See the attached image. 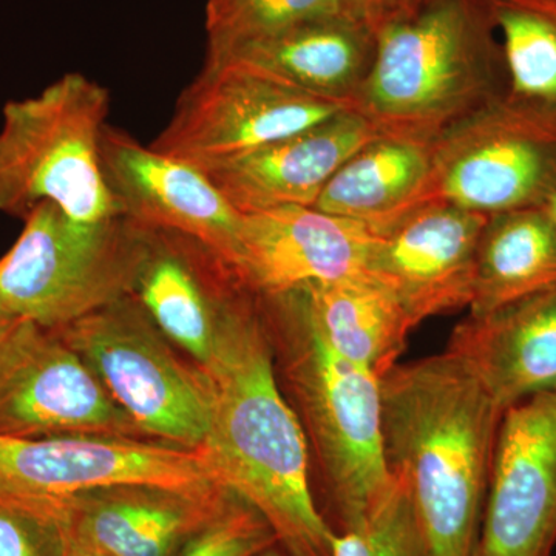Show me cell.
Listing matches in <instances>:
<instances>
[{
    "instance_id": "obj_18",
    "label": "cell",
    "mask_w": 556,
    "mask_h": 556,
    "mask_svg": "<svg viewBox=\"0 0 556 556\" xmlns=\"http://www.w3.org/2000/svg\"><path fill=\"white\" fill-rule=\"evenodd\" d=\"M447 351L503 412L556 390V287L489 316H468L453 329Z\"/></svg>"
},
{
    "instance_id": "obj_31",
    "label": "cell",
    "mask_w": 556,
    "mask_h": 556,
    "mask_svg": "<svg viewBox=\"0 0 556 556\" xmlns=\"http://www.w3.org/2000/svg\"><path fill=\"white\" fill-rule=\"evenodd\" d=\"M13 321H16V318H11L9 314L3 311L2 306H0V332L9 327V325L13 324Z\"/></svg>"
},
{
    "instance_id": "obj_28",
    "label": "cell",
    "mask_w": 556,
    "mask_h": 556,
    "mask_svg": "<svg viewBox=\"0 0 556 556\" xmlns=\"http://www.w3.org/2000/svg\"><path fill=\"white\" fill-rule=\"evenodd\" d=\"M409 3L412 0H338L340 13L367 25L375 35Z\"/></svg>"
},
{
    "instance_id": "obj_30",
    "label": "cell",
    "mask_w": 556,
    "mask_h": 556,
    "mask_svg": "<svg viewBox=\"0 0 556 556\" xmlns=\"http://www.w3.org/2000/svg\"><path fill=\"white\" fill-rule=\"evenodd\" d=\"M257 556H291V555H289L288 552L285 551V548L280 546V544H276V546L266 548V551H263L262 554H258Z\"/></svg>"
},
{
    "instance_id": "obj_33",
    "label": "cell",
    "mask_w": 556,
    "mask_h": 556,
    "mask_svg": "<svg viewBox=\"0 0 556 556\" xmlns=\"http://www.w3.org/2000/svg\"><path fill=\"white\" fill-rule=\"evenodd\" d=\"M222 2H223V0H207L206 9H211V7H217Z\"/></svg>"
},
{
    "instance_id": "obj_3",
    "label": "cell",
    "mask_w": 556,
    "mask_h": 556,
    "mask_svg": "<svg viewBox=\"0 0 556 556\" xmlns=\"http://www.w3.org/2000/svg\"><path fill=\"white\" fill-rule=\"evenodd\" d=\"M507 93L503 42L484 0H412L376 33L354 112L380 137L431 146Z\"/></svg>"
},
{
    "instance_id": "obj_6",
    "label": "cell",
    "mask_w": 556,
    "mask_h": 556,
    "mask_svg": "<svg viewBox=\"0 0 556 556\" xmlns=\"http://www.w3.org/2000/svg\"><path fill=\"white\" fill-rule=\"evenodd\" d=\"M0 257V306L11 318L56 331L134 294L148 228L124 215L80 222L40 203Z\"/></svg>"
},
{
    "instance_id": "obj_25",
    "label": "cell",
    "mask_w": 556,
    "mask_h": 556,
    "mask_svg": "<svg viewBox=\"0 0 556 556\" xmlns=\"http://www.w3.org/2000/svg\"><path fill=\"white\" fill-rule=\"evenodd\" d=\"M338 11V0H223L206 9V60Z\"/></svg>"
},
{
    "instance_id": "obj_27",
    "label": "cell",
    "mask_w": 556,
    "mask_h": 556,
    "mask_svg": "<svg viewBox=\"0 0 556 556\" xmlns=\"http://www.w3.org/2000/svg\"><path fill=\"white\" fill-rule=\"evenodd\" d=\"M0 556H60L56 522L0 504Z\"/></svg>"
},
{
    "instance_id": "obj_2",
    "label": "cell",
    "mask_w": 556,
    "mask_h": 556,
    "mask_svg": "<svg viewBox=\"0 0 556 556\" xmlns=\"http://www.w3.org/2000/svg\"><path fill=\"white\" fill-rule=\"evenodd\" d=\"M388 471L407 484L431 556L477 555L503 409L445 350L380 378Z\"/></svg>"
},
{
    "instance_id": "obj_5",
    "label": "cell",
    "mask_w": 556,
    "mask_h": 556,
    "mask_svg": "<svg viewBox=\"0 0 556 556\" xmlns=\"http://www.w3.org/2000/svg\"><path fill=\"white\" fill-rule=\"evenodd\" d=\"M105 87L67 73L39 94L7 102L0 127V212L24 219L40 203L68 217L121 215L102 174Z\"/></svg>"
},
{
    "instance_id": "obj_34",
    "label": "cell",
    "mask_w": 556,
    "mask_h": 556,
    "mask_svg": "<svg viewBox=\"0 0 556 556\" xmlns=\"http://www.w3.org/2000/svg\"><path fill=\"white\" fill-rule=\"evenodd\" d=\"M548 207H551L552 215H554V219L556 223V197H555V200L552 201L551 206H548Z\"/></svg>"
},
{
    "instance_id": "obj_11",
    "label": "cell",
    "mask_w": 556,
    "mask_h": 556,
    "mask_svg": "<svg viewBox=\"0 0 556 556\" xmlns=\"http://www.w3.org/2000/svg\"><path fill=\"white\" fill-rule=\"evenodd\" d=\"M0 437L149 441L56 331L25 320L0 332Z\"/></svg>"
},
{
    "instance_id": "obj_17",
    "label": "cell",
    "mask_w": 556,
    "mask_h": 556,
    "mask_svg": "<svg viewBox=\"0 0 556 556\" xmlns=\"http://www.w3.org/2000/svg\"><path fill=\"white\" fill-rule=\"evenodd\" d=\"M232 492L190 495L150 485L93 490L65 501L47 517L72 527L105 556H179Z\"/></svg>"
},
{
    "instance_id": "obj_7",
    "label": "cell",
    "mask_w": 556,
    "mask_h": 556,
    "mask_svg": "<svg viewBox=\"0 0 556 556\" xmlns=\"http://www.w3.org/2000/svg\"><path fill=\"white\" fill-rule=\"evenodd\" d=\"M142 437L188 450L206 442L214 386L186 362L134 294L56 329Z\"/></svg>"
},
{
    "instance_id": "obj_10",
    "label": "cell",
    "mask_w": 556,
    "mask_h": 556,
    "mask_svg": "<svg viewBox=\"0 0 556 556\" xmlns=\"http://www.w3.org/2000/svg\"><path fill=\"white\" fill-rule=\"evenodd\" d=\"M343 110L239 62L206 61L150 146L199 166L291 137Z\"/></svg>"
},
{
    "instance_id": "obj_29",
    "label": "cell",
    "mask_w": 556,
    "mask_h": 556,
    "mask_svg": "<svg viewBox=\"0 0 556 556\" xmlns=\"http://www.w3.org/2000/svg\"><path fill=\"white\" fill-rule=\"evenodd\" d=\"M54 522L60 529V556H105L65 522Z\"/></svg>"
},
{
    "instance_id": "obj_19",
    "label": "cell",
    "mask_w": 556,
    "mask_h": 556,
    "mask_svg": "<svg viewBox=\"0 0 556 556\" xmlns=\"http://www.w3.org/2000/svg\"><path fill=\"white\" fill-rule=\"evenodd\" d=\"M375 58V31L338 11L206 61L239 62L311 97L354 110Z\"/></svg>"
},
{
    "instance_id": "obj_16",
    "label": "cell",
    "mask_w": 556,
    "mask_h": 556,
    "mask_svg": "<svg viewBox=\"0 0 556 556\" xmlns=\"http://www.w3.org/2000/svg\"><path fill=\"white\" fill-rule=\"evenodd\" d=\"M376 137L364 116L343 110L291 137L195 167L243 215L314 206L336 172Z\"/></svg>"
},
{
    "instance_id": "obj_13",
    "label": "cell",
    "mask_w": 556,
    "mask_h": 556,
    "mask_svg": "<svg viewBox=\"0 0 556 556\" xmlns=\"http://www.w3.org/2000/svg\"><path fill=\"white\" fill-rule=\"evenodd\" d=\"M101 164L121 215L142 228L192 237L236 266L243 214L203 172L109 126Z\"/></svg>"
},
{
    "instance_id": "obj_32",
    "label": "cell",
    "mask_w": 556,
    "mask_h": 556,
    "mask_svg": "<svg viewBox=\"0 0 556 556\" xmlns=\"http://www.w3.org/2000/svg\"><path fill=\"white\" fill-rule=\"evenodd\" d=\"M541 5L546 7L547 10H551L552 13L556 14V0H538Z\"/></svg>"
},
{
    "instance_id": "obj_24",
    "label": "cell",
    "mask_w": 556,
    "mask_h": 556,
    "mask_svg": "<svg viewBox=\"0 0 556 556\" xmlns=\"http://www.w3.org/2000/svg\"><path fill=\"white\" fill-rule=\"evenodd\" d=\"M331 556H431L412 493L401 478L391 475L390 485L361 521L334 530Z\"/></svg>"
},
{
    "instance_id": "obj_22",
    "label": "cell",
    "mask_w": 556,
    "mask_h": 556,
    "mask_svg": "<svg viewBox=\"0 0 556 556\" xmlns=\"http://www.w3.org/2000/svg\"><path fill=\"white\" fill-rule=\"evenodd\" d=\"M555 287L556 223L551 207L490 215L475 257L470 316H489Z\"/></svg>"
},
{
    "instance_id": "obj_9",
    "label": "cell",
    "mask_w": 556,
    "mask_h": 556,
    "mask_svg": "<svg viewBox=\"0 0 556 556\" xmlns=\"http://www.w3.org/2000/svg\"><path fill=\"white\" fill-rule=\"evenodd\" d=\"M437 200L478 214L548 207L556 197V116L503 98L431 144Z\"/></svg>"
},
{
    "instance_id": "obj_20",
    "label": "cell",
    "mask_w": 556,
    "mask_h": 556,
    "mask_svg": "<svg viewBox=\"0 0 556 556\" xmlns=\"http://www.w3.org/2000/svg\"><path fill=\"white\" fill-rule=\"evenodd\" d=\"M431 201H437L431 146L378 135L336 172L313 207L382 236Z\"/></svg>"
},
{
    "instance_id": "obj_14",
    "label": "cell",
    "mask_w": 556,
    "mask_h": 556,
    "mask_svg": "<svg viewBox=\"0 0 556 556\" xmlns=\"http://www.w3.org/2000/svg\"><path fill=\"white\" fill-rule=\"evenodd\" d=\"M486 215L431 201L376 237L367 273L397 300L413 327L470 306Z\"/></svg>"
},
{
    "instance_id": "obj_4",
    "label": "cell",
    "mask_w": 556,
    "mask_h": 556,
    "mask_svg": "<svg viewBox=\"0 0 556 556\" xmlns=\"http://www.w3.org/2000/svg\"><path fill=\"white\" fill-rule=\"evenodd\" d=\"M274 357L300 412L339 529L356 525L390 485L380 378L325 342L299 291L263 294Z\"/></svg>"
},
{
    "instance_id": "obj_12",
    "label": "cell",
    "mask_w": 556,
    "mask_h": 556,
    "mask_svg": "<svg viewBox=\"0 0 556 556\" xmlns=\"http://www.w3.org/2000/svg\"><path fill=\"white\" fill-rule=\"evenodd\" d=\"M556 546V390L501 416L475 556H551Z\"/></svg>"
},
{
    "instance_id": "obj_15",
    "label": "cell",
    "mask_w": 556,
    "mask_h": 556,
    "mask_svg": "<svg viewBox=\"0 0 556 556\" xmlns=\"http://www.w3.org/2000/svg\"><path fill=\"white\" fill-rule=\"evenodd\" d=\"M367 226L313 206L243 215L237 273L262 294L365 273L376 241Z\"/></svg>"
},
{
    "instance_id": "obj_21",
    "label": "cell",
    "mask_w": 556,
    "mask_h": 556,
    "mask_svg": "<svg viewBox=\"0 0 556 556\" xmlns=\"http://www.w3.org/2000/svg\"><path fill=\"white\" fill-rule=\"evenodd\" d=\"M321 338L336 353L382 378L397 364L413 325L371 274L295 289Z\"/></svg>"
},
{
    "instance_id": "obj_23",
    "label": "cell",
    "mask_w": 556,
    "mask_h": 556,
    "mask_svg": "<svg viewBox=\"0 0 556 556\" xmlns=\"http://www.w3.org/2000/svg\"><path fill=\"white\" fill-rule=\"evenodd\" d=\"M501 35L511 100L556 116V14L538 0H484Z\"/></svg>"
},
{
    "instance_id": "obj_8",
    "label": "cell",
    "mask_w": 556,
    "mask_h": 556,
    "mask_svg": "<svg viewBox=\"0 0 556 556\" xmlns=\"http://www.w3.org/2000/svg\"><path fill=\"white\" fill-rule=\"evenodd\" d=\"M118 485L228 492L200 450L102 437H0V504L47 518L65 501Z\"/></svg>"
},
{
    "instance_id": "obj_26",
    "label": "cell",
    "mask_w": 556,
    "mask_h": 556,
    "mask_svg": "<svg viewBox=\"0 0 556 556\" xmlns=\"http://www.w3.org/2000/svg\"><path fill=\"white\" fill-rule=\"evenodd\" d=\"M276 544V532L265 517L232 492L214 518L185 544L179 556H257Z\"/></svg>"
},
{
    "instance_id": "obj_1",
    "label": "cell",
    "mask_w": 556,
    "mask_h": 556,
    "mask_svg": "<svg viewBox=\"0 0 556 556\" xmlns=\"http://www.w3.org/2000/svg\"><path fill=\"white\" fill-rule=\"evenodd\" d=\"M203 448L219 481L260 514L291 556H331L334 530L309 481L308 439L281 393L262 292L243 283L219 325Z\"/></svg>"
}]
</instances>
